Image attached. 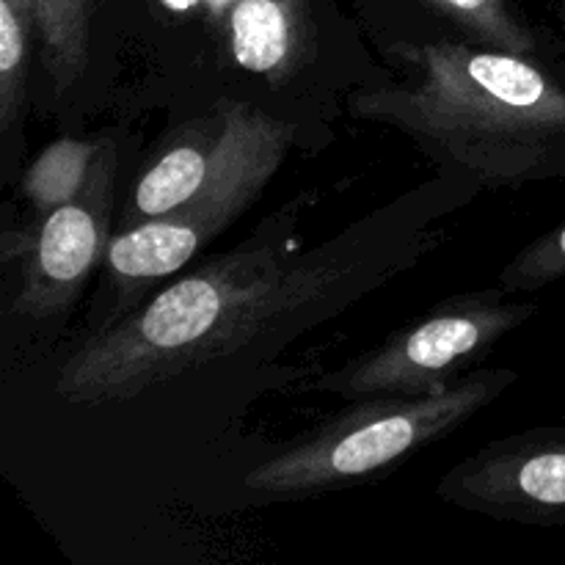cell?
Here are the masks:
<instances>
[{
	"instance_id": "6da1fadb",
	"label": "cell",
	"mask_w": 565,
	"mask_h": 565,
	"mask_svg": "<svg viewBox=\"0 0 565 565\" xmlns=\"http://www.w3.org/2000/svg\"><path fill=\"white\" fill-rule=\"evenodd\" d=\"M469 188L445 174L309 248L292 237L296 210H287L281 230L270 221L99 326L58 367L55 397L72 406L136 401L248 351L290 345L434 254L445 241L441 218L467 202Z\"/></svg>"
},
{
	"instance_id": "7a4b0ae2",
	"label": "cell",
	"mask_w": 565,
	"mask_h": 565,
	"mask_svg": "<svg viewBox=\"0 0 565 565\" xmlns=\"http://www.w3.org/2000/svg\"><path fill=\"white\" fill-rule=\"evenodd\" d=\"M401 75L351 94L359 119L412 138L472 185L519 188L565 177V83L533 55L486 44H397Z\"/></svg>"
},
{
	"instance_id": "3957f363",
	"label": "cell",
	"mask_w": 565,
	"mask_h": 565,
	"mask_svg": "<svg viewBox=\"0 0 565 565\" xmlns=\"http://www.w3.org/2000/svg\"><path fill=\"white\" fill-rule=\"evenodd\" d=\"M519 381L516 370L483 367L414 397H367L309 430L243 475L263 502H292L351 489L456 434Z\"/></svg>"
},
{
	"instance_id": "277c9868",
	"label": "cell",
	"mask_w": 565,
	"mask_h": 565,
	"mask_svg": "<svg viewBox=\"0 0 565 565\" xmlns=\"http://www.w3.org/2000/svg\"><path fill=\"white\" fill-rule=\"evenodd\" d=\"M535 312V303L511 301V292L502 287L445 298L370 353L320 375L309 390L348 401L428 395L450 384L458 370L486 359L497 342L530 323Z\"/></svg>"
},
{
	"instance_id": "5b68a950",
	"label": "cell",
	"mask_w": 565,
	"mask_h": 565,
	"mask_svg": "<svg viewBox=\"0 0 565 565\" xmlns=\"http://www.w3.org/2000/svg\"><path fill=\"white\" fill-rule=\"evenodd\" d=\"M292 138L290 121L248 108L232 154L202 193L174 213L125 226L110 237L105 254L108 274L125 287L180 274L204 243L252 207L290 154Z\"/></svg>"
},
{
	"instance_id": "8992f818",
	"label": "cell",
	"mask_w": 565,
	"mask_h": 565,
	"mask_svg": "<svg viewBox=\"0 0 565 565\" xmlns=\"http://www.w3.org/2000/svg\"><path fill=\"white\" fill-rule=\"evenodd\" d=\"M436 494L502 522L565 527V425L489 441L447 469Z\"/></svg>"
},
{
	"instance_id": "52a82bcc",
	"label": "cell",
	"mask_w": 565,
	"mask_h": 565,
	"mask_svg": "<svg viewBox=\"0 0 565 565\" xmlns=\"http://www.w3.org/2000/svg\"><path fill=\"white\" fill-rule=\"evenodd\" d=\"M116 171L119 147L105 138L83 191L44 218H36V241L31 257L25 259L20 292L11 307L17 315L42 320L66 312L94 268L105 263L114 237L110 213Z\"/></svg>"
},
{
	"instance_id": "ba28073f",
	"label": "cell",
	"mask_w": 565,
	"mask_h": 565,
	"mask_svg": "<svg viewBox=\"0 0 565 565\" xmlns=\"http://www.w3.org/2000/svg\"><path fill=\"white\" fill-rule=\"evenodd\" d=\"M248 108L237 99H221L207 119L188 127L136 182L119 230L174 213L202 193L230 158Z\"/></svg>"
},
{
	"instance_id": "9c48e42d",
	"label": "cell",
	"mask_w": 565,
	"mask_h": 565,
	"mask_svg": "<svg viewBox=\"0 0 565 565\" xmlns=\"http://www.w3.org/2000/svg\"><path fill=\"white\" fill-rule=\"evenodd\" d=\"M235 58L259 75L281 77L301 47V9L296 0H237L230 11Z\"/></svg>"
},
{
	"instance_id": "30bf717a",
	"label": "cell",
	"mask_w": 565,
	"mask_h": 565,
	"mask_svg": "<svg viewBox=\"0 0 565 565\" xmlns=\"http://www.w3.org/2000/svg\"><path fill=\"white\" fill-rule=\"evenodd\" d=\"M33 20V36L55 97H64L83 77L92 50L94 0H22Z\"/></svg>"
},
{
	"instance_id": "8fae6325",
	"label": "cell",
	"mask_w": 565,
	"mask_h": 565,
	"mask_svg": "<svg viewBox=\"0 0 565 565\" xmlns=\"http://www.w3.org/2000/svg\"><path fill=\"white\" fill-rule=\"evenodd\" d=\"M103 141L105 138H58L36 154L20 182L22 199L31 204L36 218H44L83 191Z\"/></svg>"
},
{
	"instance_id": "7c38bea8",
	"label": "cell",
	"mask_w": 565,
	"mask_h": 565,
	"mask_svg": "<svg viewBox=\"0 0 565 565\" xmlns=\"http://www.w3.org/2000/svg\"><path fill=\"white\" fill-rule=\"evenodd\" d=\"M419 3L461 28L475 44L519 55H533L539 50L535 31L508 0H419Z\"/></svg>"
},
{
	"instance_id": "4fadbf2b",
	"label": "cell",
	"mask_w": 565,
	"mask_h": 565,
	"mask_svg": "<svg viewBox=\"0 0 565 565\" xmlns=\"http://www.w3.org/2000/svg\"><path fill=\"white\" fill-rule=\"evenodd\" d=\"M33 20L22 0H0V130L9 132L25 110Z\"/></svg>"
},
{
	"instance_id": "5bb4252c",
	"label": "cell",
	"mask_w": 565,
	"mask_h": 565,
	"mask_svg": "<svg viewBox=\"0 0 565 565\" xmlns=\"http://www.w3.org/2000/svg\"><path fill=\"white\" fill-rule=\"evenodd\" d=\"M561 279H565V221L508 263L500 274V287L505 292H533Z\"/></svg>"
},
{
	"instance_id": "9a60e30c",
	"label": "cell",
	"mask_w": 565,
	"mask_h": 565,
	"mask_svg": "<svg viewBox=\"0 0 565 565\" xmlns=\"http://www.w3.org/2000/svg\"><path fill=\"white\" fill-rule=\"evenodd\" d=\"M563 17H565V3H563Z\"/></svg>"
}]
</instances>
